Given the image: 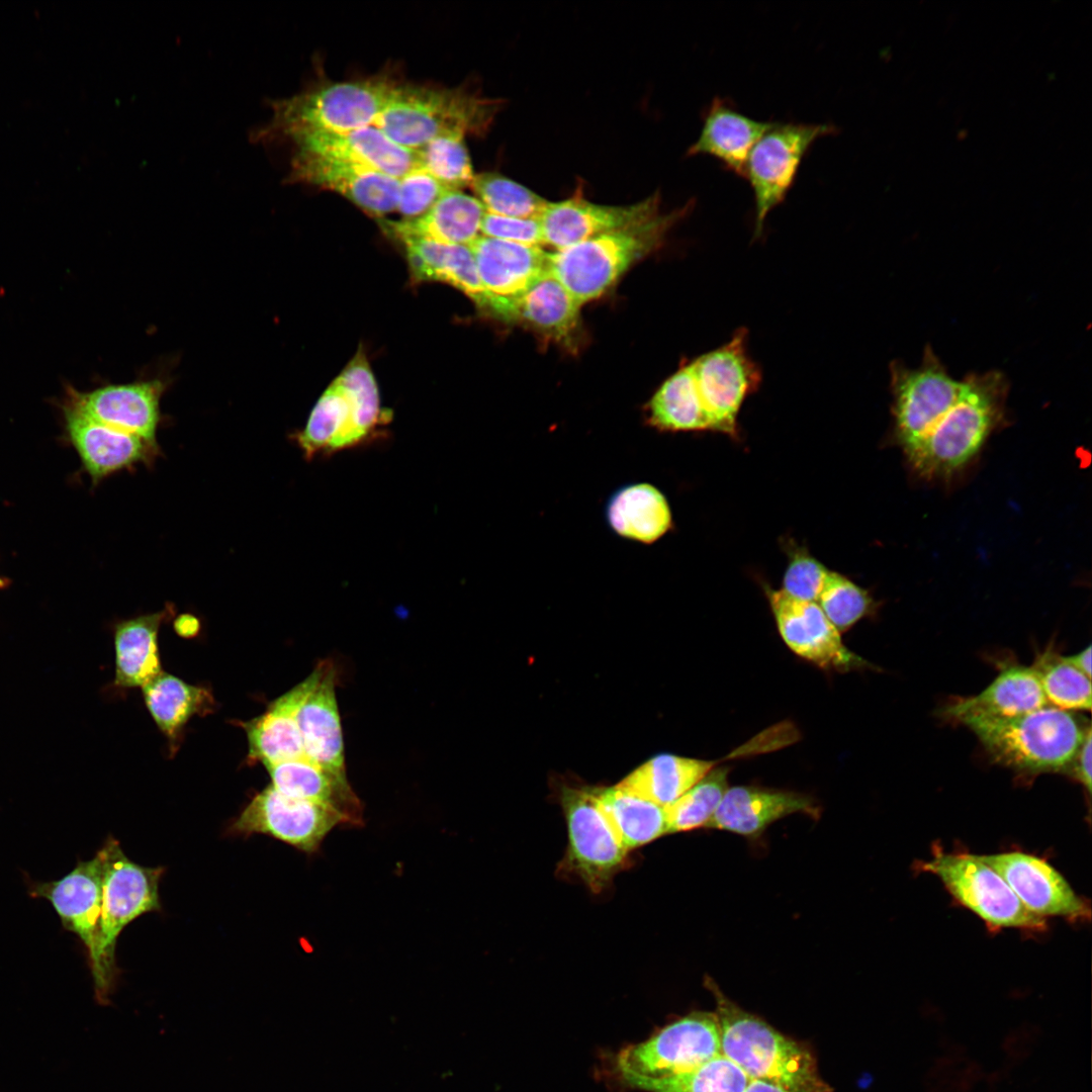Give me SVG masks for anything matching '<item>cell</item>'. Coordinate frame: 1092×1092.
<instances>
[{
    "mask_svg": "<svg viewBox=\"0 0 1092 1092\" xmlns=\"http://www.w3.org/2000/svg\"><path fill=\"white\" fill-rule=\"evenodd\" d=\"M705 986L716 1002L721 1053L754 1080L777 1085L787 1092H832L821 1078L816 1059L797 1041L729 999L707 977Z\"/></svg>",
    "mask_w": 1092,
    "mask_h": 1092,
    "instance_id": "cell-1",
    "label": "cell"
},
{
    "mask_svg": "<svg viewBox=\"0 0 1092 1092\" xmlns=\"http://www.w3.org/2000/svg\"><path fill=\"white\" fill-rule=\"evenodd\" d=\"M959 398L932 429L904 451L922 477H947L964 467L1004 420L1009 381L998 370L970 373Z\"/></svg>",
    "mask_w": 1092,
    "mask_h": 1092,
    "instance_id": "cell-2",
    "label": "cell"
},
{
    "mask_svg": "<svg viewBox=\"0 0 1092 1092\" xmlns=\"http://www.w3.org/2000/svg\"><path fill=\"white\" fill-rule=\"evenodd\" d=\"M968 727L996 763L1021 776L1065 774L1089 723L1073 712L1045 706L1011 718H966Z\"/></svg>",
    "mask_w": 1092,
    "mask_h": 1092,
    "instance_id": "cell-3",
    "label": "cell"
},
{
    "mask_svg": "<svg viewBox=\"0 0 1092 1092\" xmlns=\"http://www.w3.org/2000/svg\"><path fill=\"white\" fill-rule=\"evenodd\" d=\"M693 202L642 223L548 253V272L581 304L606 294L637 262L659 249Z\"/></svg>",
    "mask_w": 1092,
    "mask_h": 1092,
    "instance_id": "cell-4",
    "label": "cell"
},
{
    "mask_svg": "<svg viewBox=\"0 0 1092 1092\" xmlns=\"http://www.w3.org/2000/svg\"><path fill=\"white\" fill-rule=\"evenodd\" d=\"M395 86L384 79L328 82L272 101L269 123L256 129L252 139L268 144L283 138L373 125Z\"/></svg>",
    "mask_w": 1092,
    "mask_h": 1092,
    "instance_id": "cell-5",
    "label": "cell"
},
{
    "mask_svg": "<svg viewBox=\"0 0 1092 1092\" xmlns=\"http://www.w3.org/2000/svg\"><path fill=\"white\" fill-rule=\"evenodd\" d=\"M97 853L102 862V901L96 954L89 966L96 1000L107 1004L118 974L115 964L118 936L140 916L161 911L159 883L164 868L134 862L112 836L107 837Z\"/></svg>",
    "mask_w": 1092,
    "mask_h": 1092,
    "instance_id": "cell-6",
    "label": "cell"
},
{
    "mask_svg": "<svg viewBox=\"0 0 1092 1092\" xmlns=\"http://www.w3.org/2000/svg\"><path fill=\"white\" fill-rule=\"evenodd\" d=\"M388 421L364 355H357L332 382L310 412L305 427L292 435L306 460L331 456L370 440Z\"/></svg>",
    "mask_w": 1092,
    "mask_h": 1092,
    "instance_id": "cell-7",
    "label": "cell"
},
{
    "mask_svg": "<svg viewBox=\"0 0 1092 1092\" xmlns=\"http://www.w3.org/2000/svg\"><path fill=\"white\" fill-rule=\"evenodd\" d=\"M497 104L461 88L396 85L375 125L396 144L417 151L448 134H479Z\"/></svg>",
    "mask_w": 1092,
    "mask_h": 1092,
    "instance_id": "cell-8",
    "label": "cell"
},
{
    "mask_svg": "<svg viewBox=\"0 0 1092 1092\" xmlns=\"http://www.w3.org/2000/svg\"><path fill=\"white\" fill-rule=\"evenodd\" d=\"M688 365L707 431L737 438L740 408L762 380L760 366L748 351V332L737 330L724 345Z\"/></svg>",
    "mask_w": 1092,
    "mask_h": 1092,
    "instance_id": "cell-9",
    "label": "cell"
},
{
    "mask_svg": "<svg viewBox=\"0 0 1092 1092\" xmlns=\"http://www.w3.org/2000/svg\"><path fill=\"white\" fill-rule=\"evenodd\" d=\"M917 868L935 876L956 901L990 928L1042 931L1046 927V919L1026 910L1003 878L977 854L937 847Z\"/></svg>",
    "mask_w": 1092,
    "mask_h": 1092,
    "instance_id": "cell-10",
    "label": "cell"
},
{
    "mask_svg": "<svg viewBox=\"0 0 1092 1092\" xmlns=\"http://www.w3.org/2000/svg\"><path fill=\"white\" fill-rule=\"evenodd\" d=\"M830 123L774 122L752 148L744 170L754 198V237H760L768 213L793 187L813 144L834 134Z\"/></svg>",
    "mask_w": 1092,
    "mask_h": 1092,
    "instance_id": "cell-11",
    "label": "cell"
},
{
    "mask_svg": "<svg viewBox=\"0 0 1092 1092\" xmlns=\"http://www.w3.org/2000/svg\"><path fill=\"white\" fill-rule=\"evenodd\" d=\"M721 1053L715 1012H692L646 1040L624 1048L615 1060L619 1078H661L688 1071Z\"/></svg>",
    "mask_w": 1092,
    "mask_h": 1092,
    "instance_id": "cell-12",
    "label": "cell"
},
{
    "mask_svg": "<svg viewBox=\"0 0 1092 1092\" xmlns=\"http://www.w3.org/2000/svg\"><path fill=\"white\" fill-rule=\"evenodd\" d=\"M560 804L568 831L562 868L600 893L623 868L628 851L603 813L596 788L563 786Z\"/></svg>",
    "mask_w": 1092,
    "mask_h": 1092,
    "instance_id": "cell-13",
    "label": "cell"
},
{
    "mask_svg": "<svg viewBox=\"0 0 1092 1092\" xmlns=\"http://www.w3.org/2000/svg\"><path fill=\"white\" fill-rule=\"evenodd\" d=\"M963 381L953 378L930 346L910 368L890 364L894 435L903 451L920 441L957 401Z\"/></svg>",
    "mask_w": 1092,
    "mask_h": 1092,
    "instance_id": "cell-14",
    "label": "cell"
},
{
    "mask_svg": "<svg viewBox=\"0 0 1092 1092\" xmlns=\"http://www.w3.org/2000/svg\"><path fill=\"white\" fill-rule=\"evenodd\" d=\"M348 825L335 808L288 797L271 784L257 793L232 825L234 832L264 834L307 854L316 852L333 829Z\"/></svg>",
    "mask_w": 1092,
    "mask_h": 1092,
    "instance_id": "cell-15",
    "label": "cell"
},
{
    "mask_svg": "<svg viewBox=\"0 0 1092 1092\" xmlns=\"http://www.w3.org/2000/svg\"><path fill=\"white\" fill-rule=\"evenodd\" d=\"M764 592L779 633L796 655L827 671L873 667L846 647L817 603L793 599L768 585Z\"/></svg>",
    "mask_w": 1092,
    "mask_h": 1092,
    "instance_id": "cell-16",
    "label": "cell"
},
{
    "mask_svg": "<svg viewBox=\"0 0 1092 1092\" xmlns=\"http://www.w3.org/2000/svg\"><path fill=\"white\" fill-rule=\"evenodd\" d=\"M978 856L1003 878L1031 914L1073 922L1090 919V903L1044 858L1019 850Z\"/></svg>",
    "mask_w": 1092,
    "mask_h": 1092,
    "instance_id": "cell-17",
    "label": "cell"
},
{
    "mask_svg": "<svg viewBox=\"0 0 1092 1092\" xmlns=\"http://www.w3.org/2000/svg\"><path fill=\"white\" fill-rule=\"evenodd\" d=\"M660 213V196L627 205H606L588 201L581 195L546 203L539 219L543 244L554 251L588 239L630 228Z\"/></svg>",
    "mask_w": 1092,
    "mask_h": 1092,
    "instance_id": "cell-18",
    "label": "cell"
},
{
    "mask_svg": "<svg viewBox=\"0 0 1092 1092\" xmlns=\"http://www.w3.org/2000/svg\"><path fill=\"white\" fill-rule=\"evenodd\" d=\"M287 180L336 192L374 217L396 211L398 179L364 166L293 152Z\"/></svg>",
    "mask_w": 1092,
    "mask_h": 1092,
    "instance_id": "cell-19",
    "label": "cell"
},
{
    "mask_svg": "<svg viewBox=\"0 0 1092 1092\" xmlns=\"http://www.w3.org/2000/svg\"><path fill=\"white\" fill-rule=\"evenodd\" d=\"M102 876L101 858L96 852L89 860H79L70 873L59 880L26 881L28 894L48 900L64 928L82 941L89 965L94 961L98 942Z\"/></svg>",
    "mask_w": 1092,
    "mask_h": 1092,
    "instance_id": "cell-20",
    "label": "cell"
},
{
    "mask_svg": "<svg viewBox=\"0 0 1092 1092\" xmlns=\"http://www.w3.org/2000/svg\"><path fill=\"white\" fill-rule=\"evenodd\" d=\"M65 422L67 436L93 484L136 464L152 463L160 453L157 443L96 422L70 404L65 407Z\"/></svg>",
    "mask_w": 1092,
    "mask_h": 1092,
    "instance_id": "cell-21",
    "label": "cell"
},
{
    "mask_svg": "<svg viewBox=\"0 0 1092 1092\" xmlns=\"http://www.w3.org/2000/svg\"><path fill=\"white\" fill-rule=\"evenodd\" d=\"M164 388L161 380L108 385L72 392L69 404L96 422L157 443Z\"/></svg>",
    "mask_w": 1092,
    "mask_h": 1092,
    "instance_id": "cell-22",
    "label": "cell"
},
{
    "mask_svg": "<svg viewBox=\"0 0 1092 1092\" xmlns=\"http://www.w3.org/2000/svg\"><path fill=\"white\" fill-rule=\"evenodd\" d=\"M818 818L820 807L803 793L757 786L728 788L707 828L759 837L774 822L791 814Z\"/></svg>",
    "mask_w": 1092,
    "mask_h": 1092,
    "instance_id": "cell-23",
    "label": "cell"
},
{
    "mask_svg": "<svg viewBox=\"0 0 1092 1092\" xmlns=\"http://www.w3.org/2000/svg\"><path fill=\"white\" fill-rule=\"evenodd\" d=\"M288 141L294 152L364 166L396 179L419 166L416 151L396 144L375 124L342 132L302 134Z\"/></svg>",
    "mask_w": 1092,
    "mask_h": 1092,
    "instance_id": "cell-24",
    "label": "cell"
},
{
    "mask_svg": "<svg viewBox=\"0 0 1092 1092\" xmlns=\"http://www.w3.org/2000/svg\"><path fill=\"white\" fill-rule=\"evenodd\" d=\"M415 278L448 283L466 294L485 314L505 323L507 305L484 288L469 246L446 245L420 238L399 240Z\"/></svg>",
    "mask_w": 1092,
    "mask_h": 1092,
    "instance_id": "cell-25",
    "label": "cell"
},
{
    "mask_svg": "<svg viewBox=\"0 0 1092 1092\" xmlns=\"http://www.w3.org/2000/svg\"><path fill=\"white\" fill-rule=\"evenodd\" d=\"M314 669L315 680L297 714L304 756L327 768L346 771L336 669L330 659L320 661Z\"/></svg>",
    "mask_w": 1092,
    "mask_h": 1092,
    "instance_id": "cell-26",
    "label": "cell"
},
{
    "mask_svg": "<svg viewBox=\"0 0 1092 1092\" xmlns=\"http://www.w3.org/2000/svg\"><path fill=\"white\" fill-rule=\"evenodd\" d=\"M469 247L484 288L508 307L548 273V252L541 246L480 236Z\"/></svg>",
    "mask_w": 1092,
    "mask_h": 1092,
    "instance_id": "cell-27",
    "label": "cell"
},
{
    "mask_svg": "<svg viewBox=\"0 0 1092 1092\" xmlns=\"http://www.w3.org/2000/svg\"><path fill=\"white\" fill-rule=\"evenodd\" d=\"M580 309L581 304L548 272L511 302L507 324H518L573 350L581 336Z\"/></svg>",
    "mask_w": 1092,
    "mask_h": 1092,
    "instance_id": "cell-28",
    "label": "cell"
},
{
    "mask_svg": "<svg viewBox=\"0 0 1092 1092\" xmlns=\"http://www.w3.org/2000/svg\"><path fill=\"white\" fill-rule=\"evenodd\" d=\"M1032 666L1003 663L996 677L978 695L959 698L942 711L945 718H1011L1048 706Z\"/></svg>",
    "mask_w": 1092,
    "mask_h": 1092,
    "instance_id": "cell-29",
    "label": "cell"
},
{
    "mask_svg": "<svg viewBox=\"0 0 1092 1092\" xmlns=\"http://www.w3.org/2000/svg\"><path fill=\"white\" fill-rule=\"evenodd\" d=\"M772 124L743 114L727 98L715 97L705 111L701 132L688 155L711 156L726 170L744 177L752 148Z\"/></svg>",
    "mask_w": 1092,
    "mask_h": 1092,
    "instance_id": "cell-30",
    "label": "cell"
},
{
    "mask_svg": "<svg viewBox=\"0 0 1092 1092\" xmlns=\"http://www.w3.org/2000/svg\"><path fill=\"white\" fill-rule=\"evenodd\" d=\"M315 676L313 669L305 679L273 701L262 715L242 723L251 760L268 765L304 756L297 714Z\"/></svg>",
    "mask_w": 1092,
    "mask_h": 1092,
    "instance_id": "cell-31",
    "label": "cell"
},
{
    "mask_svg": "<svg viewBox=\"0 0 1092 1092\" xmlns=\"http://www.w3.org/2000/svg\"><path fill=\"white\" fill-rule=\"evenodd\" d=\"M271 785L281 794L331 806L342 813L349 826H362L363 805L346 771L322 766L305 756L265 765Z\"/></svg>",
    "mask_w": 1092,
    "mask_h": 1092,
    "instance_id": "cell-32",
    "label": "cell"
},
{
    "mask_svg": "<svg viewBox=\"0 0 1092 1092\" xmlns=\"http://www.w3.org/2000/svg\"><path fill=\"white\" fill-rule=\"evenodd\" d=\"M485 208L461 190H447L424 214L399 221L383 220L387 234L397 240L420 238L446 245L470 246L481 236Z\"/></svg>",
    "mask_w": 1092,
    "mask_h": 1092,
    "instance_id": "cell-33",
    "label": "cell"
},
{
    "mask_svg": "<svg viewBox=\"0 0 1092 1092\" xmlns=\"http://www.w3.org/2000/svg\"><path fill=\"white\" fill-rule=\"evenodd\" d=\"M172 608L119 622L114 630L115 677L120 688H143L163 670L158 632Z\"/></svg>",
    "mask_w": 1092,
    "mask_h": 1092,
    "instance_id": "cell-34",
    "label": "cell"
},
{
    "mask_svg": "<svg viewBox=\"0 0 1092 1092\" xmlns=\"http://www.w3.org/2000/svg\"><path fill=\"white\" fill-rule=\"evenodd\" d=\"M607 518L616 534L644 544L657 541L672 527L666 497L649 483L630 484L616 491L607 505Z\"/></svg>",
    "mask_w": 1092,
    "mask_h": 1092,
    "instance_id": "cell-35",
    "label": "cell"
},
{
    "mask_svg": "<svg viewBox=\"0 0 1092 1092\" xmlns=\"http://www.w3.org/2000/svg\"><path fill=\"white\" fill-rule=\"evenodd\" d=\"M719 760H705L669 753L648 759L618 785L666 807L700 782Z\"/></svg>",
    "mask_w": 1092,
    "mask_h": 1092,
    "instance_id": "cell-36",
    "label": "cell"
},
{
    "mask_svg": "<svg viewBox=\"0 0 1092 1092\" xmlns=\"http://www.w3.org/2000/svg\"><path fill=\"white\" fill-rule=\"evenodd\" d=\"M598 803L622 846L627 850L667 833L665 808L615 785L597 788Z\"/></svg>",
    "mask_w": 1092,
    "mask_h": 1092,
    "instance_id": "cell-37",
    "label": "cell"
},
{
    "mask_svg": "<svg viewBox=\"0 0 1092 1092\" xmlns=\"http://www.w3.org/2000/svg\"><path fill=\"white\" fill-rule=\"evenodd\" d=\"M146 706L159 729L176 739L185 724L213 705L210 692L162 671L143 688Z\"/></svg>",
    "mask_w": 1092,
    "mask_h": 1092,
    "instance_id": "cell-38",
    "label": "cell"
},
{
    "mask_svg": "<svg viewBox=\"0 0 1092 1092\" xmlns=\"http://www.w3.org/2000/svg\"><path fill=\"white\" fill-rule=\"evenodd\" d=\"M625 1086L646 1092H744L750 1079L723 1054L702 1065L661 1078H619Z\"/></svg>",
    "mask_w": 1092,
    "mask_h": 1092,
    "instance_id": "cell-39",
    "label": "cell"
},
{
    "mask_svg": "<svg viewBox=\"0 0 1092 1092\" xmlns=\"http://www.w3.org/2000/svg\"><path fill=\"white\" fill-rule=\"evenodd\" d=\"M648 424L663 432H706L688 362L666 378L647 405Z\"/></svg>",
    "mask_w": 1092,
    "mask_h": 1092,
    "instance_id": "cell-40",
    "label": "cell"
},
{
    "mask_svg": "<svg viewBox=\"0 0 1092 1092\" xmlns=\"http://www.w3.org/2000/svg\"><path fill=\"white\" fill-rule=\"evenodd\" d=\"M1050 706L1076 712L1091 710V681L1062 655L1048 649L1031 665Z\"/></svg>",
    "mask_w": 1092,
    "mask_h": 1092,
    "instance_id": "cell-41",
    "label": "cell"
},
{
    "mask_svg": "<svg viewBox=\"0 0 1092 1092\" xmlns=\"http://www.w3.org/2000/svg\"><path fill=\"white\" fill-rule=\"evenodd\" d=\"M727 766H716L665 808L667 833L707 827L728 789Z\"/></svg>",
    "mask_w": 1092,
    "mask_h": 1092,
    "instance_id": "cell-42",
    "label": "cell"
},
{
    "mask_svg": "<svg viewBox=\"0 0 1092 1092\" xmlns=\"http://www.w3.org/2000/svg\"><path fill=\"white\" fill-rule=\"evenodd\" d=\"M486 212L514 217H540L547 201L524 185L497 173L474 176L470 186Z\"/></svg>",
    "mask_w": 1092,
    "mask_h": 1092,
    "instance_id": "cell-43",
    "label": "cell"
},
{
    "mask_svg": "<svg viewBox=\"0 0 1092 1092\" xmlns=\"http://www.w3.org/2000/svg\"><path fill=\"white\" fill-rule=\"evenodd\" d=\"M462 133L440 135L417 150L419 166L448 190L471 186L474 172Z\"/></svg>",
    "mask_w": 1092,
    "mask_h": 1092,
    "instance_id": "cell-44",
    "label": "cell"
},
{
    "mask_svg": "<svg viewBox=\"0 0 1092 1092\" xmlns=\"http://www.w3.org/2000/svg\"><path fill=\"white\" fill-rule=\"evenodd\" d=\"M817 604L841 634L874 614L876 602L871 594L845 575L829 570Z\"/></svg>",
    "mask_w": 1092,
    "mask_h": 1092,
    "instance_id": "cell-45",
    "label": "cell"
},
{
    "mask_svg": "<svg viewBox=\"0 0 1092 1092\" xmlns=\"http://www.w3.org/2000/svg\"><path fill=\"white\" fill-rule=\"evenodd\" d=\"M787 550L781 590L793 599L817 603L829 569L802 547L791 544Z\"/></svg>",
    "mask_w": 1092,
    "mask_h": 1092,
    "instance_id": "cell-46",
    "label": "cell"
},
{
    "mask_svg": "<svg viewBox=\"0 0 1092 1092\" xmlns=\"http://www.w3.org/2000/svg\"><path fill=\"white\" fill-rule=\"evenodd\" d=\"M421 166L398 179L396 211L402 219H413L427 212L447 191Z\"/></svg>",
    "mask_w": 1092,
    "mask_h": 1092,
    "instance_id": "cell-47",
    "label": "cell"
},
{
    "mask_svg": "<svg viewBox=\"0 0 1092 1092\" xmlns=\"http://www.w3.org/2000/svg\"><path fill=\"white\" fill-rule=\"evenodd\" d=\"M480 234L483 237L529 246L543 244L539 217H514L485 212Z\"/></svg>",
    "mask_w": 1092,
    "mask_h": 1092,
    "instance_id": "cell-48",
    "label": "cell"
},
{
    "mask_svg": "<svg viewBox=\"0 0 1092 1092\" xmlns=\"http://www.w3.org/2000/svg\"><path fill=\"white\" fill-rule=\"evenodd\" d=\"M1091 738L1092 733L1090 730L1065 772V775L1081 784L1088 794L1091 793Z\"/></svg>",
    "mask_w": 1092,
    "mask_h": 1092,
    "instance_id": "cell-49",
    "label": "cell"
},
{
    "mask_svg": "<svg viewBox=\"0 0 1092 1092\" xmlns=\"http://www.w3.org/2000/svg\"><path fill=\"white\" fill-rule=\"evenodd\" d=\"M1063 658L1077 670L1091 678V646L1088 645L1085 649L1069 655L1063 656Z\"/></svg>",
    "mask_w": 1092,
    "mask_h": 1092,
    "instance_id": "cell-50",
    "label": "cell"
},
{
    "mask_svg": "<svg viewBox=\"0 0 1092 1092\" xmlns=\"http://www.w3.org/2000/svg\"><path fill=\"white\" fill-rule=\"evenodd\" d=\"M176 630L184 635L193 634L197 631L199 623L197 619L189 614L180 616L175 624Z\"/></svg>",
    "mask_w": 1092,
    "mask_h": 1092,
    "instance_id": "cell-51",
    "label": "cell"
},
{
    "mask_svg": "<svg viewBox=\"0 0 1092 1092\" xmlns=\"http://www.w3.org/2000/svg\"><path fill=\"white\" fill-rule=\"evenodd\" d=\"M744 1092H787L783 1088L760 1080L751 1079Z\"/></svg>",
    "mask_w": 1092,
    "mask_h": 1092,
    "instance_id": "cell-52",
    "label": "cell"
},
{
    "mask_svg": "<svg viewBox=\"0 0 1092 1092\" xmlns=\"http://www.w3.org/2000/svg\"><path fill=\"white\" fill-rule=\"evenodd\" d=\"M9 580L6 577L0 575V588H4L8 585Z\"/></svg>",
    "mask_w": 1092,
    "mask_h": 1092,
    "instance_id": "cell-53",
    "label": "cell"
}]
</instances>
